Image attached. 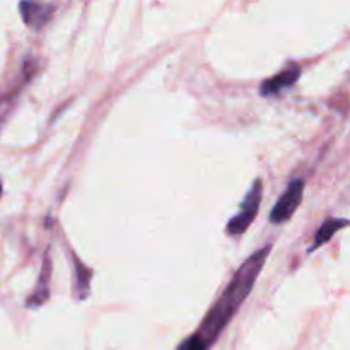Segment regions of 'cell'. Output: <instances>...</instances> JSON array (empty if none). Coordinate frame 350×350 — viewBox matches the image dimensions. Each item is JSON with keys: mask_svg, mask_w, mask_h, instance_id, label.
I'll use <instances>...</instances> for the list:
<instances>
[{"mask_svg": "<svg viewBox=\"0 0 350 350\" xmlns=\"http://www.w3.org/2000/svg\"><path fill=\"white\" fill-rule=\"evenodd\" d=\"M270 252H272V245H265L263 248H260L258 252H255L245 260V263L236 270L232 279L229 280L221 297L215 301L214 306L205 314L204 321L198 325L197 332L190 335L205 350H208V347L217 340L219 335L231 323V320L238 313L241 304L250 296L263 265H265L267 258H269Z\"/></svg>", "mask_w": 350, "mask_h": 350, "instance_id": "cell-1", "label": "cell"}, {"mask_svg": "<svg viewBox=\"0 0 350 350\" xmlns=\"http://www.w3.org/2000/svg\"><path fill=\"white\" fill-rule=\"evenodd\" d=\"M262 193H263V183L260 178H256V180L253 181L252 187H250L246 197L243 198L239 212L228 222V226H226V234L228 236L245 234L246 229L252 226V222L255 221L256 214H258L260 204H262Z\"/></svg>", "mask_w": 350, "mask_h": 350, "instance_id": "cell-2", "label": "cell"}, {"mask_svg": "<svg viewBox=\"0 0 350 350\" xmlns=\"http://www.w3.org/2000/svg\"><path fill=\"white\" fill-rule=\"evenodd\" d=\"M304 180H293L287 187V190L280 195V198L277 200V204L273 205L272 212H270V222L275 226L286 224L291 217L294 215V212L297 211V207L303 202L304 195Z\"/></svg>", "mask_w": 350, "mask_h": 350, "instance_id": "cell-3", "label": "cell"}, {"mask_svg": "<svg viewBox=\"0 0 350 350\" xmlns=\"http://www.w3.org/2000/svg\"><path fill=\"white\" fill-rule=\"evenodd\" d=\"M299 77L301 67L297 64H291L289 67L280 70L279 74L263 81V84L260 85V94H262L263 98H272V96L280 94V92L286 91V89L293 88Z\"/></svg>", "mask_w": 350, "mask_h": 350, "instance_id": "cell-4", "label": "cell"}, {"mask_svg": "<svg viewBox=\"0 0 350 350\" xmlns=\"http://www.w3.org/2000/svg\"><path fill=\"white\" fill-rule=\"evenodd\" d=\"M57 5L48 2H21L19 10L24 24L33 31H40L53 16Z\"/></svg>", "mask_w": 350, "mask_h": 350, "instance_id": "cell-5", "label": "cell"}, {"mask_svg": "<svg viewBox=\"0 0 350 350\" xmlns=\"http://www.w3.org/2000/svg\"><path fill=\"white\" fill-rule=\"evenodd\" d=\"M50 280H51V258H50V250H46L43 260V269H41L40 280L36 284L33 296L27 299V308H38L50 297Z\"/></svg>", "mask_w": 350, "mask_h": 350, "instance_id": "cell-6", "label": "cell"}, {"mask_svg": "<svg viewBox=\"0 0 350 350\" xmlns=\"http://www.w3.org/2000/svg\"><path fill=\"white\" fill-rule=\"evenodd\" d=\"M72 265H74V297L79 301H84L89 296V282L92 279V272L85 265H82L81 260L75 258L72 260Z\"/></svg>", "mask_w": 350, "mask_h": 350, "instance_id": "cell-7", "label": "cell"}, {"mask_svg": "<svg viewBox=\"0 0 350 350\" xmlns=\"http://www.w3.org/2000/svg\"><path fill=\"white\" fill-rule=\"evenodd\" d=\"M347 226H349L347 219H335V217L327 219V221L321 224V228L318 229L317 236H314V243H313V246L310 248V252H314V250H318L320 246H323L325 243H328L332 238H334L335 232H338L340 229L347 228Z\"/></svg>", "mask_w": 350, "mask_h": 350, "instance_id": "cell-8", "label": "cell"}, {"mask_svg": "<svg viewBox=\"0 0 350 350\" xmlns=\"http://www.w3.org/2000/svg\"><path fill=\"white\" fill-rule=\"evenodd\" d=\"M16 98H17L16 94H7L0 99V125H2L3 120L7 118V115H9V109L12 108V103Z\"/></svg>", "mask_w": 350, "mask_h": 350, "instance_id": "cell-9", "label": "cell"}, {"mask_svg": "<svg viewBox=\"0 0 350 350\" xmlns=\"http://www.w3.org/2000/svg\"><path fill=\"white\" fill-rule=\"evenodd\" d=\"M0 195H2V181H0Z\"/></svg>", "mask_w": 350, "mask_h": 350, "instance_id": "cell-10", "label": "cell"}]
</instances>
